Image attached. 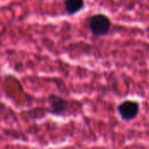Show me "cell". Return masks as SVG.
Instances as JSON below:
<instances>
[{"label":"cell","instance_id":"1","mask_svg":"<svg viewBox=\"0 0 149 149\" xmlns=\"http://www.w3.org/2000/svg\"><path fill=\"white\" fill-rule=\"evenodd\" d=\"M111 25L110 18L103 13L93 15L89 20L90 31L96 37L107 36L111 29Z\"/></svg>","mask_w":149,"mask_h":149},{"label":"cell","instance_id":"2","mask_svg":"<svg viewBox=\"0 0 149 149\" xmlns=\"http://www.w3.org/2000/svg\"><path fill=\"white\" fill-rule=\"evenodd\" d=\"M139 104L133 100H125L118 107L120 116L122 120L129 121L134 120L139 113Z\"/></svg>","mask_w":149,"mask_h":149},{"label":"cell","instance_id":"4","mask_svg":"<svg viewBox=\"0 0 149 149\" xmlns=\"http://www.w3.org/2000/svg\"><path fill=\"white\" fill-rule=\"evenodd\" d=\"M65 10L68 15H75L80 11L85 6L84 0H65L64 1Z\"/></svg>","mask_w":149,"mask_h":149},{"label":"cell","instance_id":"3","mask_svg":"<svg viewBox=\"0 0 149 149\" xmlns=\"http://www.w3.org/2000/svg\"><path fill=\"white\" fill-rule=\"evenodd\" d=\"M48 102L50 105L48 113L53 115L63 114L68 107V101L66 100L55 94H51L48 97Z\"/></svg>","mask_w":149,"mask_h":149}]
</instances>
